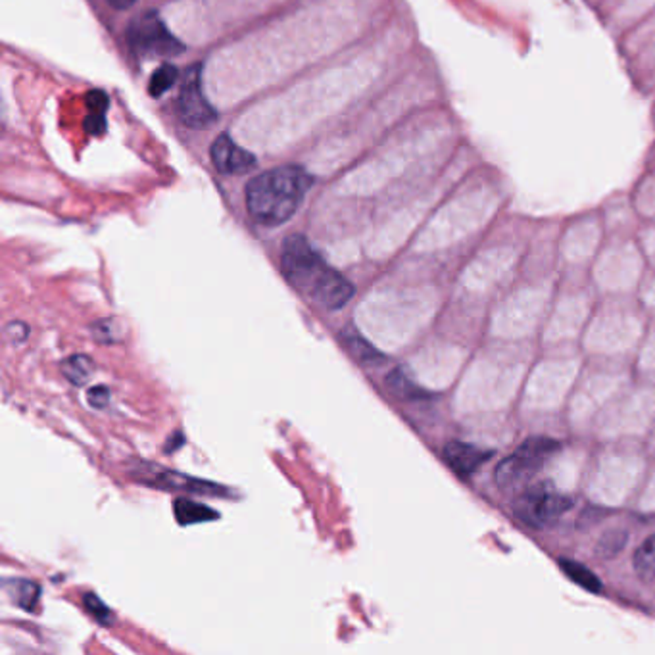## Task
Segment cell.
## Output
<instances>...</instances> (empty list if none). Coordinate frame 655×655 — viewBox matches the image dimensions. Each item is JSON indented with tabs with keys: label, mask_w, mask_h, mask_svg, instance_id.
I'll return each instance as SVG.
<instances>
[{
	"label": "cell",
	"mask_w": 655,
	"mask_h": 655,
	"mask_svg": "<svg viewBox=\"0 0 655 655\" xmlns=\"http://www.w3.org/2000/svg\"><path fill=\"white\" fill-rule=\"evenodd\" d=\"M281 269L296 291L325 310L344 308L356 288L343 273L323 260L306 236L291 235L285 238L281 250Z\"/></svg>",
	"instance_id": "obj_1"
},
{
	"label": "cell",
	"mask_w": 655,
	"mask_h": 655,
	"mask_svg": "<svg viewBox=\"0 0 655 655\" xmlns=\"http://www.w3.org/2000/svg\"><path fill=\"white\" fill-rule=\"evenodd\" d=\"M311 185V175L294 163L263 171L246 185L248 213L260 225H281L294 216Z\"/></svg>",
	"instance_id": "obj_2"
},
{
	"label": "cell",
	"mask_w": 655,
	"mask_h": 655,
	"mask_svg": "<svg viewBox=\"0 0 655 655\" xmlns=\"http://www.w3.org/2000/svg\"><path fill=\"white\" fill-rule=\"evenodd\" d=\"M128 43L138 58H171L185 53V45L170 33L158 12H145L128 29Z\"/></svg>",
	"instance_id": "obj_3"
},
{
	"label": "cell",
	"mask_w": 655,
	"mask_h": 655,
	"mask_svg": "<svg viewBox=\"0 0 655 655\" xmlns=\"http://www.w3.org/2000/svg\"><path fill=\"white\" fill-rule=\"evenodd\" d=\"M203 70L204 68L200 62H195V64L187 68L178 103H175L179 120L191 129H208L218 120V112L211 108L204 95Z\"/></svg>",
	"instance_id": "obj_4"
},
{
	"label": "cell",
	"mask_w": 655,
	"mask_h": 655,
	"mask_svg": "<svg viewBox=\"0 0 655 655\" xmlns=\"http://www.w3.org/2000/svg\"><path fill=\"white\" fill-rule=\"evenodd\" d=\"M573 500L569 496H561L551 493L546 485H536L526 490V493L515 502V513L528 526H546L560 519L563 513L573 508Z\"/></svg>",
	"instance_id": "obj_5"
},
{
	"label": "cell",
	"mask_w": 655,
	"mask_h": 655,
	"mask_svg": "<svg viewBox=\"0 0 655 655\" xmlns=\"http://www.w3.org/2000/svg\"><path fill=\"white\" fill-rule=\"evenodd\" d=\"M211 163L223 175H241L256 168V156L238 146L231 135L221 133L210 148Z\"/></svg>",
	"instance_id": "obj_6"
},
{
	"label": "cell",
	"mask_w": 655,
	"mask_h": 655,
	"mask_svg": "<svg viewBox=\"0 0 655 655\" xmlns=\"http://www.w3.org/2000/svg\"><path fill=\"white\" fill-rule=\"evenodd\" d=\"M548 458L538 456V453L519 446L518 450L511 453V456H508L506 460H502L498 463L496 473H494L496 483L500 486L518 485V483L525 481V478L531 477L533 473H536L540 468H543V463Z\"/></svg>",
	"instance_id": "obj_7"
},
{
	"label": "cell",
	"mask_w": 655,
	"mask_h": 655,
	"mask_svg": "<svg viewBox=\"0 0 655 655\" xmlns=\"http://www.w3.org/2000/svg\"><path fill=\"white\" fill-rule=\"evenodd\" d=\"M493 456H494V452L478 448L469 443H461V440H450L443 450L444 461L460 477L475 475L477 469L481 468V465H485Z\"/></svg>",
	"instance_id": "obj_8"
},
{
	"label": "cell",
	"mask_w": 655,
	"mask_h": 655,
	"mask_svg": "<svg viewBox=\"0 0 655 655\" xmlns=\"http://www.w3.org/2000/svg\"><path fill=\"white\" fill-rule=\"evenodd\" d=\"M340 338H343L344 346L348 348V352L352 356H354L360 363L363 365H377V361L385 360V356L381 354L379 350H377L375 346H371L368 340H363L358 331H350V329H344L343 335H340Z\"/></svg>",
	"instance_id": "obj_9"
},
{
	"label": "cell",
	"mask_w": 655,
	"mask_h": 655,
	"mask_svg": "<svg viewBox=\"0 0 655 655\" xmlns=\"http://www.w3.org/2000/svg\"><path fill=\"white\" fill-rule=\"evenodd\" d=\"M386 386L390 388V393L394 396L402 398V400H425L431 398V393H427L425 388H421L418 383L411 381L410 377L402 371V369H394L390 371L386 377Z\"/></svg>",
	"instance_id": "obj_10"
},
{
	"label": "cell",
	"mask_w": 655,
	"mask_h": 655,
	"mask_svg": "<svg viewBox=\"0 0 655 655\" xmlns=\"http://www.w3.org/2000/svg\"><path fill=\"white\" fill-rule=\"evenodd\" d=\"M560 569L567 576H569L575 585H578V586L588 590V592H594V594H598V592H601V588H603L598 575L592 573L588 567L583 565L581 561L563 558V560H560Z\"/></svg>",
	"instance_id": "obj_11"
},
{
	"label": "cell",
	"mask_w": 655,
	"mask_h": 655,
	"mask_svg": "<svg viewBox=\"0 0 655 655\" xmlns=\"http://www.w3.org/2000/svg\"><path fill=\"white\" fill-rule=\"evenodd\" d=\"M175 515H178V521L181 525L203 523L218 518V513H213L204 503H198L188 498H179L175 502Z\"/></svg>",
	"instance_id": "obj_12"
},
{
	"label": "cell",
	"mask_w": 655,
	"mask_h": 655,
	"mask_svg": "<svg viewBox=\"0 0 655 655\" xmlns=\"http://www.w3.org/2000/svg\"><path fill=\"white\" fill-rule=\"evenodd\" d=\"M626 544H628V533L625 528H613V531L606 533L598 540L596 556L600 560H613L626 548Z\"/></svg>",
	"instance_id": "obj_13"
},
{
	"label": "cell",
	"mask_w": 655,
	"mask_h": 655,
	"mask_svg": "<svg viewBox=\"0 0 655 655\" xmlns=\"http://www.w3.org/2000/svg\"><path fill=\"white\" fill-rule=\"evenodd\" d=\"M93 369H95L93 361L87 356H81V354L71 356V358L64 360V363H62V373H64V377L71 385H78V386L85 385L87 381L91 379Z\"/></svg>",
	"instance_id": "obj_14"
},
{
	"label": "cell",
	"mask_w": 655,
	"mask_h": 655,
	"mask_svg": "<svg viewBox=\"0 0 655 655\" xmlns=\"http://www.w3.org/2000/svg\"><path fill=\"white\" fill-rule=\"evenodd\" d=\"M634 569L644 578L655 576V535L648 536L634 551Z\"/></svg>",
	"instance_id": "obj_15"
},
{
	"label": "cell",
	"mask_w": 655,
	"mask_h": 655,
	"mask_svg": "<svg viewBox=\"0 0 655 655\" xmlns=\"http://www.w3.org/2000/svg\"><path fill=\"white\" fill-rule=\"evenodd\" d=\"M179 78V70L175 68L173 64H162L154 73L153 78H150V83H148V93L150 96H162L163 93H166L170 87L178 81Z\"/></svg>",
	"instance_id": "obj_16"
},
{
	"label": "cell",
	"mask_w": 655,
	"mask_h": 655,
	"mask_svg": "<svg viewBox=\"0 0 655 655\" xmlns=\"http://www.w3.org/2000/svg\"><path fill=\"white\" fill-rule=\"evenodd\" d=\"M25 611H31L39 600V586L33 583H18V598H14Z\"/></svg>",
	"instance_id": "obj_17"
},
{
	"label": "cell",
	"mask_w": 655,
	"mask_h": 655,
	"mask_svg": "<svg viewBox=\"0 0 655 655\" xmlns=\"http://www.w3.org/2000/svg\"><path fill=\"white\" fill-rule=\"evenodd\" d=\"M85 129L93 137L104 135L106 131V112H89L85 120Z\"/></svg>",
	"instance_id": "obj_18"
},
{
	"label": "cell",
	"mask_w": 655,
	"mask_h": 655,
	"mask_svg": "<svg viewBox=\"0 0 655 655\" xmlns=\"http://www.w3.org/2000/svg\"><path fill=\"white\" fill-rule=\"evenodd\" d=\"M85 606H87V609H89V611L96 617L98 621L108 623V619H110V609L104 606L103 601L98 600V596H95V594H87V596H85Z\"/></svg>",
	"instance_id": "obj_19"
},
{
	"label": "cell",
	"mask_w": 655,
	"mask_h": 655,
	"mask_svg": "<svg viewBox=\"0 0 655 655\" xmlns=\"http://www.w3.org/2000/svg\"><path fill=\"white\" fill-rule=\"evenodd\" d=\"M108 104L110 100L104 91H91L87 95V108H89V112H106Z\"/></svg>",
	"instance_id": "obj_20"
},
{
	"label": "cell",
	"mask_w": 655,
	"mask_h": 655,
	"mask_svg": "<svg viewBox=\"0 0 655 655\" xmlns=\"http://www.w3.org/2000/svg\"><path fill=\"white\" fill-rule=\"evenodd\" d=\"M603 518H606V510H598V508H588L581 513V518H578V528H588L592 525H596L598 521H601Z\"/></svg>",
	"instance_id": "obj_21"
},
{
	"label": "cell",
	"mask_w": 655,
	"mask_h": 655,
	"mask_svg": "<svg viewBox=\"0 0 655 655\" xmlns=\"http://www.w3.org/2000/svg\"><path fill=\"white\" fill-rule=\"evenodd\" d=\"M108 400H110V390L106 386L98 385L89 390V404L95 406L96 410H103L108 404Z\"/></svg>",
	"instance_id": "obj_22"
},
{
	"label": "cell",
	"mask_w": 655,
	"mask_h": 655,
	"mask_svg": "<svg viewBox=\"0 0 655 655\" xmlns=\"http://www.w3.org/2000/svg\"><path fill=\"white\" fill-rule=\"evenodd\" d=\"M108 3H110L113 8L125 10V8H131V6L135 4V0H108Z\"/></svg>",
	"instance_id": "obj_23"
}]
</instances>
